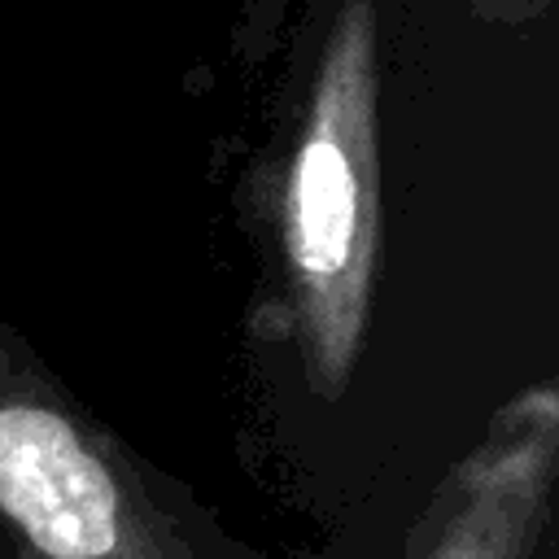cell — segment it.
Segmentation results:
<instances>
[{"instance_id": "6da1fadb", "label": "cell", "mask_w": 559, "mask_h": 559, "mask_svg": "<svg viewBox=\"0 0 559 559\" xmlns=\"http://www.w3.org/2000/svg\"><path fill=\"white\" fill-rule=\"evenodd\" d=\"M380 35V0H328L271 162L280 336L323 402L345 393L376 301Z\"/></svg>"}, {"instance_id": "7a4b0ae2", "label": "cell", "mask_w": 559, "mask_h": 559, "mask_svg": "<svg viewBox=\"0 0 559 559\" xmlns=\"http://www.w3.org/2000/svg\"><path fill=\"white\" fill-rule=\"evenodd\" d=\"M0 559H271L0 319Z\"/></svg>"}, {"instance_id": "3957f363", "label": "cell", "mask_w": 559, "mask_h": 559, "mask_svg": "<svg viewBox=\"0 0 559 559\" xmlns=\"http://www.w3.org/2000/svg\"><path fill=\"white\" fill-rule=\"evenodd\" d=\"M559 476V389H515L428 493L402 559H542Z\"/></svg>"}, {"instance_id": "277c9868", "label": "cell", "mask_w": 559, "mask_h": 559, "mask_svg": "<svg viewBox=\"0 0 559 559\" xmlns=\"http://www.w3.org/2000/svg\"><path fill=\"white\" fill-rule=\"evenodd\" d=\"M476 17L485 22H528V17H542L550 9V0H463Z\"/></svg>"}]
</instances>
